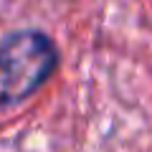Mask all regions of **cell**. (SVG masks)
Returning a JSON list of instances; mask_svg holds the SVG:
<instances>
[{
	"mask_svg": "<svg viewBox=\"0 0 152 152\" xmlns=\"http://www.w3.org/2000/svg\"><path fill=\"white\" fill-rule=\"evenodd\" d=\"M56 46L43 33L20 31L0 46V109L28 99L56 69Z\"/></svg>",
	"mask_w": 152,
	"mask_h": 152,
	"instance_id": "obj_1",
	"label": "cell"
}]
</instances>
